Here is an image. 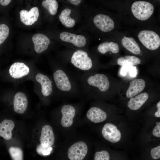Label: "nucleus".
<instances>
[{
	"label": "nucleus",
	"mask_w": 160,
	"mask_h": 160,
	"mask_svg": "<svg viewBox=\"0 0 160 160\" xmlns=\"http://www.w3.org/2000/svg\"><path fill=\"white\" fill-rule=\"evenodd\" d=\"M53 80L61 97L64 99L83 97L81 88L74 74L60 68L53 73Z\"/></svg>",
	"instance_id": "f257e3e1"
},
{
	"label": "nucleus",
	"mask_w": 160,
	"mask_h": 160,
	"mask_svg": "<svg viewBox=\"0 0 160 160\" xmlns=\"http://www.w3.org/2000/svg\"><path fill=\"white\" fill-rule=\"evenodd\" d=\"M71 63L76 68L83 71L91 72L93 66L91 58L85 51L78 50L73 53L70 58Z\"/></svg>",
	"instance_id": "f03ea898"
},
{
	"label": "nucleus",
	"mask_w": 160,
	"mask_h": 160,
	"mask_svg": "<svg viewBox=\"0 0 160 160\" xmlns=\"http://www.w3.org/2000/svg\"><path fill=\"white\" fill-rule=\"evenodd\" d=\"M131 11L136 18L141 20H145L149 18L153 14L154 7L149 2L137 1L132 4Z\"/></svg>",
	"instance_id": "7ed1b4c3"
},
{
	"label": "nucleus",
	"mask_w": 160,
	"mask_h": 160,
	"mask_svg": "<svg viewBox=\"0 0 160 160\" xmlns=\"http://www.w3.org/2000/svg\"><path fill=\"white\" fill-rule=\"evenodd\" d=\"M138 38L142 44L147 49L154 50L160 45V38L155 32L151 30H143L139 32Z\"/></svg>",
	"instance_id": "20e7f679"
},
{
	"label": "nucleus",
	"mask_w": 160,
	"mask_h": 160,
	"mask_svg": "<svg viewBox=\"0 0 160 160\" xmlns=\"http://www.w3.org/2000/svg\"><path fill=\"white\" fill-rule=\"evenodd\" d=\"M88 151V146L85 142L78 141L68 148L67 157L69 160H83L86 156Z\"/></svg>",
	"instance_id": "39448f33"
},
{
	"label": "nucleus",
	"mask_w": 160,
	"mask_h": 160,
	"mask_svg": "<svg viewBox=\"0 0 160 160\" xmlns=\"http://www.w3.org/2000/svg\"><path fill=\"white\" fill-rule=\"evenodd\" d=\"M60 111L61 115L60 122L62 126L64 127H71L76 114V106L70 104H64L61 106Z\"/></svg>",
	"instance_id": "423d86ee"
},
{
	"label": "nucleus",
	"mask_w": 160,
	"mask_h": 160,
	"mask_svg": "<svg viewBox=\"0 0 160 160\" xmlns=\"http://www.w3.org/2000/svg\"><path fill=\"white\" fill-rule=\"evenodd\" d=\"M102 134L105 140L112 143L119 142L121 138L120 131L116 126L110 123L104 125L102 129Z\"/></svg>",
	"instance_id": "0eeeda50"
},
{
	"label": "nucleus",
	"mask_w": 160,
	"mask_h": 160,
	"mask_svg": "<svg viewBox=\"0 0 160 160\" xmlns=\"http://www.w3.org/2000/svg\"><path fill=\"white\" fill-rule=\"evenodd\" d=\"M93 22L97 28L103 32L110 31L114 27L113 20L108 16L103 14L96 15L93 19Z\"/></svg>",
	"instance_id": "6e6552de"
},
{
	"label": "nucleus",
	"mask_w": 160,
	"mask_h": 160,
	"mask_svg": "<svg viewBox=\"0 0 160 160\" xmlns=\"http://www.w3.org/2000/svg\"><path fill=\"white\" fill-rule=\"evenodd\" d=\"M60 37L63 41L70 43L79 47H84L86 43V39L84 36L67 32H61L60 34Z\"/></svg>",
	"instance_id": "1a4fd4ad"
},
{
	"label": "nucleus",
	"mask_w": 160,
	"mask_h": 160,
	"mask_svg": "<svg viewBox=\"0 0 160 160\" xmlns=\"http://www.w3.org/2000/svg\"><path fill=\"white\" fill-rule=\"evenodd\" d=\"M40 144L46 147H52L55 142V137L52 127L49 125L44 126L41 129L40 138Z\"/></svg>",
	"instance_id": "9d476101"
},
{
	"label": "nucleus",
	"mask_w": 160,
	"mask_h": 160,
	"mask_svg": "<svg viewBox=\"0 0 160 160\" xmlns=\"http://www.w3.org/2000/svg\"><path fill=\"white\" fill-rule=\"evenodd\" d=\"M20 15V20L23 23L27 25H31L38 19L39 10L35 7L31 8L29 11L25 10H21Z\"/></svg>",
	"instance_id": "9b49d317"
},
{
	"label": "nucleus",
	"mask_w": 160,
	"mask_h": 160,
	"mask_svg": "<svg viewBox=\"0 0 160 160\" xmlns=\"http://www.w3.org/2000/svg\"><path fill=\"white\" fill-rule=\"evenodd\" d=\"M36 81L39 83L41 87V92L45 97H49L52 94L53 91L52 81L47 75L38 73L36 76Z\"/></svg>",
	"instance_id": "f8f14e48"
},
{
	"label": "nucleus",
	"mask_w": 160,
	"mask_h": 160,
	"mask_svg": "<svg viewBox=\"0 0 160 160\" xmlns=\"http://www.w3.org/2000/svg\"><path fill=\"white\" fill-rule=\"evenodd\" d=\"M86 116L88 119L91 122L99 123L103 122L107 118L106 112L97 107L92 106L87 111Z\"/></svg>",
	"instance_id": "ddd939ff"
},
{
	"label": "nucleus",
	"mask_w": 160,
	"mask_h": 160,
	"mask_svg": "<svg viewBox=\"0 0 160 160\" xmlns=\"http://www.w3.org/2000/svg\"><path fill=\"white\" fill-rule=\"evenodd\" d=\"M32 40L34 44V50L38 53L46 50L50 43L49 38L41 33H36L33 35Z\"/></svg>",
	"instance_id": "4468645a"
},
{
	"label": "nucleus",
	"mask_w": 160,
	"mask_h": 160,
	"mask_svg": "<svg viewBox=\"0 0 160 160\" xmlns=\"http://www.w3.org/2000/svg\"><path fill=\"white\" fill-rule=\"evenodd\" d=\"M28 105V100L24 93L19 92L15 95L13 107L15 111L19 114H23L26 110Z\"/></svg>",
	"instance_id": "2eb2a0df"
},
{
	"label": "nucleus",
	"mask_w": 160,
	"mask_h": 160,
	"mask_svg": "<svg viewBox=\"0 0 160 160\" xmlns=\"http://www.w3.org/2000/svg\"><path fill=\"white\" fill-rule=\"evenodd\" d=\"M30 71L29 68L25 63L17 62L12 64L9 70L11 76L15 79H19L28 75Z\"/></svg>",
	"instance_id": "dca6fc26"
},
{
	"label": "nucleus",
	"mask_w": 160,
	"mask_h": 160,
	"mask_svg": "<svg viewBox=\"0 0 160 160\" xmlns=\"http://www.w3.org/2000/svg\"><path fill=\"white\" fill-rule=\"evenodd\" d=\"M145 82L142 79H135L130 82V85L126 93V95L128 98L137 95L142 92L145 87Z\"/></svg>",
	"instance_id": "f3484780"
},
{
	"label": "nucleus",
	"mask_w": 160,
	"mask_h": 160,
	"mask_svg": "<svg viewBox=\"0 0 160 160\" xmlns=\"http://www.w3.org/2000/svg\"><path fill=\"white\" fill-rule=\"evenodd\" d=\"M15 126V123L12 120L7 119L3 120L0 123V136L6 140H10Z\"/></svg>",
	"instance_id": "a211bd4d"
},
{
	"label": "nucleus",
	"mask_w": 160,
	"mask_h": 160,
	"mask_svg": "<svg viewBox=\"0 0 160 160\" xmlns=\"http://www.w3.org/2000/svg\"><path fill=\"white\" fill-rule=\"evenodd\" d=\"M148 95L146 92H143L134 97H132L127 103L129 108L132 110H136L140 109L147 100Z\"/></svg>",
	"instance_id": "6ab92c4d"
},
{
	"label": "nucleus",
	"mask_w": 160,
	"mask_h": 160,
	"mask_svg": "<svg viewBox=\"0 0 160 160\" xmlns=\"http://www.w3.org/2000/svg\"><path fill=\"white\" fill-rule=\"evenodd\" d=\"M121 42L123 46L131 53L136 55L140 53V47L133 38L124 36Z\"/></svg>",
	"instance_id": "aec40b11"
},
{
	"label": "nucleus",
	"mask_w": 160,
	"mask_h": 160,
	"mask_svg": "<svg viewBox=\"0 0 160 160\" xmlns=\"http://www.w3.org/2000/svg\"><path fill=\"white\" fill-rule=\"evenodd\" d=\"M97 49L98 51L102 54H104L108 52L116 54L119 50L118 44L113 42L102 43L99 45Z\"/></svg>",
	"instance_id": "412c9836"
},
{
	"label": "nucleus",
	"mask_w": 160,
	"mask_h": 160,
	"mask_svg": "<svg viewBox=\"0 0 160 160\" xmlns=\"http://www.w3.org/2000/svg\"><path fill=\"white\" fill-rule=\"evenodd\" d=\"M71 10L69 8H65L61 12L59 19L61 23L67 28L73 27L75 24V20L70 17Z\"/></svg>",
	"instance_id": "4be33fe9"
},
{
	"label": "nucleus",
	"mask_w": 160,
	"mask_h": 160,
	"mask_svg": "<svg viewBox=\"0 0 160 160\" xmlns=\"http://www.w3.org/2000/svg\"><path fill=\"white\" fill-rule=\"evenodd\" d=\"M141 62L140 59L134 56H126L120 57L117 59L118 64L122 66L137 65L140 64Z\"/></svg>",
	"instance_id": "5701e85b"
},
{
	"label": "nucleus",
	"mask_w": 160,
	"mask_h": 160,
	"mask_svg": "<svg viewBox=\"0 0 160 160\" xmlns=\"http://www.w3.org/2000/svg\"><path fill=\"white\" fill-rule=\"evenodd\" d=\"M42 4L51 15H55L57 13L58 4L56 0H44L42 2Z\"/></svg>",
	"instance_id": "b1692460"
},
{
	"label": "nucleus",
	"mask_w": 160,
	"mask_h": 160,
	"mask_svg": "<svg viewBox=\"0 0 160 160\" xmlns=\"http://www.w3.org/2000/svg\"><path fill=\"white\" fill-rule=\"evenodd\" d=\"M9 151L12 160H23V151L20 148L11 147Z\"/></svg>",
	"instance_id": "393cba45"
},
{
	"label": "nucleus",
	"mask_w": 160,
	"mask_h": 160,
	"mask_svg": "<svg viewBox=\"0 0 160 160\" xmlns=\"http://www.w3.org/2000/svg\"><path fill=\"white\" fill-rule=\"evenodd\" d=\"M9 33V29L7 25L3 24L0 25V44L6 39Z\"/></svg>",
	"instance_id": "a878e982"
},
{
	"label": "nucleus",
	"mask_w": 160,
	"mask_h": 160,
	"mask_svg": "<svg viewBox=\"0 0 160 160\" xmlns=\"http://www.w3.org/2000/svg\"><path fill=\"white\" fill-rule=\"evenodd\" d=\"M52 148L51 147H46L42 146L41 144L36 147V151L39 155L42 156H46L49 155L51 153Z\"/></svg>",
	"instance_id": "bb28decb"
},
{
	"label": "nucleus",
	"mask_w": 160,
	"mask_h": 160,
	"mask_svg": "<svg viewBox=\"0 0 160 160\" xmlns=\"http://www.w3.org/2000/svg\"><path fill=\"white\" fill-rule=\"evenodd\" d=\"M94 160H110V155L106 151L96 152L95 154Z\"/></svg>",
	"instance_id": "cd10ccee"
},
{
	"label": "nucleus",
	"mask_w": 160,
	"mask_h": 160,
	"mask_svg": "<svg viewBox=\"0 0 160 160\" xmlns=\"http://www.w3.org/2000/svg\"><path fill=\"white\" fill-rule=\"evenodd\" d=\"M152 158L154 159L160 158V146L159 145L152 149L151 151Z\"/></svg>",
	"instance_id": "c85d7f7f"
},
{
	"label": "nucleus",
	"mask_w": 160,
	"mask_h": 160,
	"mask_svg": "<svg viewBox=\"0 0 160 160\" xmlns=\"http://www.w3.org/2000/svg\"><path fill=\"white\" fill-rule=\"evenodd\" d=\"M152 133L154 136L157 137H160V122H156V125L153 130Z\"/></svg>",
	"instance_id": "c756f323"
},
{
	"label": "nucleus",
	"mask_w": 160,
	"mask_h": 160,
	"mask_svg": "<svg viewBox=\"0 0 160 160\" xmlns=\"http://www.w3.org/2000/svg\"><path fill=\"white\" fill-rule=\"evenodd\" d=\"M156 106L157 108V110L155 113L154 115L157 117H160V101L158 102Z\"/></svg>",
	"instance_id": "7c9ffc66"
},
{
	"label": "nucleus",
	"mask_w": 160,
	"mask_h": 160,
	"mask_svg": "<svg viewBox=\"0 0 160 160\" xmlns=\"http://www.w3.org/2000/svg\"><path fill=\"white\" fill-rule=\"evenodd\" d=\"M130 75L132 76H135L136 75V70L135 67L131 66L130 69Z\"/></svg>",
	"instance_id": "2f4dec72"
},
{
	"label": "nucleus",
	"mask_w": 160,
	"mask_h": 160,
	"mask_svg": "<svg viewBox=\"0 0 160 160\" xmlns=\"http://www.w3.org/2000/svg\"><path fill=\"white\" fill-rule=\"evenodd\" d=\"M10 0H0V4L4 6L8 5L11 2Z\"/></svg>",
	"instance_id": "473e14b6"
},
{
	"label": "nucleus",
	"mask_w": 160,
	"mask_h": 160,
	"mask_svg": "<svg viewBox=\"0 0 160 160\" xmlns=\"http://www.w3.org/2000/svg\"><path fill=\"white\" fill-rule=\"evenodd\" d=\"M68 1L72 4L77 6L80 3L81 1V0H70Z\"/></svg>",
	"instance_id": "72a5a7b5"
}]
</instances>
